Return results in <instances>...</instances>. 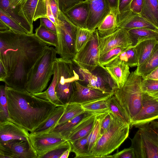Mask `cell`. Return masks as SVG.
I'll use <instances>...</instances> for the list:
<instances>
[{"label": "cell", "mask_w": 158, "mask_h": 158, "mask_svg": "<svg viewBox=\"0 0 158 158\" xmlns=\"http://www.w3.org/2000/svg\"><path fill=\"white\" fill-rule=\"evenodd\" d=\"M47 46L35 33L0 31V60L7 73L6 85L26 89L28 74Z\"/></svg>", "instance_id": "1"}, {"label": "cell", "mask_w": 158, "mask_h": 158, "mask_svg": "<svg viewBox=\"0 0 158 158\" xmlns=\"http://www.w3.org/2000/svg\"><path fill=\"white\" fill-rule=\"evenodd\" d=\"M5 89L9 120L31 132L45 121L57 107L26 90L17 89L7 85Z\"/></svg>", "instance_id": "2"}, {"label": "cell", "mask_w": 158, "mask_h": 158, "mask_svg": "<svg viewBox=\"0 0 158 158\" xmlns=\"http://www.w3.org/2000/svg\"><path fill=\"white\" fill-rule=\"evenodd\" d=\"M56 48L47 46L30 70L26 90L33 94L43 92L47 88L54 74V65L56 58Z\"/></svg>", "instance_id": "3"}, {"label": "cell", "mask_w": 158, "mask_h": 158, "mask_svg": "<svg viewBox=\"0 0 158 158\" xmlns=\"http://www.w3.org/2000/svg\"><path fill=\"white\" fill-rule=\"evenodd\" d=\"M130 124L116 117L110 127L97 140L92 149V158H103L117 149L129 135Z\"/></svg>", "instance_id": "4"}, {"label": "cell", "mask_w": 158, "mask_h": 158, "mask_svg": "<svg viewBox=\"0 0 158 158\" xmlns=\"http://www.w3.org/2000/svg\"><path fill=\"white\" fill-rule=\"evenodd\" d=\"M142 79V77L136 73L135 70L132 71L123 87L117 89L114 92V95L131 121L142 108V92L140 86Z\"/></svg>", "instance_id": "5"}, {"label": "cell", "mask_w": 158, "mask_h": 158, "mask_svg": "<svg viewBox=\"0 0 158 158\" xmlns=\"http://www.w3.org/2000/svg\"><path fill=\"white\" fill-rule=\"evenodd\" d=\"M131 146L135 158H158V123L153 120L138 127Z\"/></svg>", "instance_id": "6"}, {"label": "cell", "mask_w": 158, "mask_h": 158, "mask_svg": "<svg viewBox=\"0 0 158 158\" xmlns=\"http://www.w3.org/2000/svg\"><path fill=\"white\" fill-rule=\"evenodd\" d=\"M57 81L55 88L57 96L65 105L69 102L80 78L75 63L71 59L56 58Z\"/></svg>", "instance_id": "7"}, {"label": "cell", "mask_w": 158, "mask_h": 158, "mask_svg": "<svg viewBox=\"0 0 158 158\" xmlns=\"http://www.w3.org/2000/svg\"><path fill=\"white\" fill-rule=\"evenodd\" d=\"M58 24L56 26L58 38L57 54L60 57L72 59L77 53L75 48L76 34L78 27L73 24L60 10Z\"/></svg>", "instance_id": "8"}, {"label": "cell", "mask_w": 158, "mask_h": 158, "mask_svg": "<svg viewBox=\"0 0 158 158\" xmlns=\"http://www.w3.org/2000/svg\"><path fill=\"white\" fill-rule=\"evenodd\" d=\"M78 73L80 78L79 83L92 88L114 94L117 86L105 67L98 65L91 72L79 66Z\"/></svg>", "instance_id": "9"}, {"label": "cell", "mask_w": 158, "mask_h": 158, "mask_svg": "<svg viewBox=\"0 0 158 158\" xmlns=\"http://www.w3.org/2000/svg\"><path fill=\"white\" fill-rule=\"evenodd\" d=\"M99 35L97 29L89 41L71 59L81 68L91 72L99 64Z\"/></svg>", "instance_id": "10"}, {"label": "cell", "mask_w": 158, "mask_h": 158, "mask_svg": "<svg viewBox=\"0 0 158 158\" xmlns=\"http://www.w3.org/2000/svg\"><path fill=\"white\" fill-rule=\"evenodd\" d=\"M29 139L36 158H41L50 150L68 141L61 134L55 131L41 134L31 132Z\"/></svg>", "instance_id": "11"}, {"label": "cell", "mask_w": 158, "mask_h": 158, "mask_svg": "<svg viewBox=\"0 0 158 158\" xmlns=\"http://www.w3.org/2000/svg\"><path fill=\"white\" fill-rule=\"evenodd\" d=\"M142 107L130 126L138 128L158 118V94L142 92Z\"/></svg>", "instance_id": "12"}, {"label": "cell", "mask_w": 158, "mask_h": 158, "mask_svg": "<svg viewBox=\"0 0 158 158\" xmlns=\"http://www.w3.org/2000/svg\"><path fill=\"white\" fill-rule=\"evenodd\" d=\"M99 56L109 50L118 47L128 48L133 46V42L128 31L118 28L112 33L103 37H98Z\"/></svg>", "instance_id": "13"}, {"label": "cell", "mask_w": 158, "mask_h": 158, "mask_svg": "<svg viewBox=\"0 0 158 158\" xmlns=\"http://www.w3.org/2000/svg\"><path fill=\"white\" fill-rule=\"evenodd\" d=\"M118 27L127 31L135 28H145L158 31V27L141 15L134 13L130 10L118 14Z\"/></svg>", "instance_id": "14"}, {"label": "cell", "mask_w": 158, "mask_h": 158, "mask_svg": "<svg viewBox=\"0 0 158 158\" xmlns=\"http://www.w3.org/2000/svg\"><path fill=\"white\" fill-rule=\"evenodd\" d=\"M19 14L33 26V22L47 18L45 0H24L19 7Z\"/></svg>", "instance_id": "15"}, {"label": "cell", "mask_w": 158, "mask_h": 158, "mask_svg": "<svg viewBox=\"0 0 158 158\" xmlns=\"http://www.w3.org/2000/svg\"><path fill=\"white\" fill-rule=\"evenodd\" d=\"M114 94L85 86L76 82V89L72 94L69 102L81 105L108 97Z\"/></svg>", "instance_id": "16"}, {"label": "cell", "mask_w": 158, "mask_h": 158, "mask_svg": "<svg viewBox=\"0 0 158 158\" xmlns=\"http://www.w3.org/2000/svg\"><path fill=\"white\" fill-rule=\"evenodd\" d=\"M63 13L69 20L77 27L86 29L89 13V2L85 0L80 2Z\"/></svg>", "instance_id": "17"}, {"label": "cell", "mask_w": 158, "mask_h": 158, "mask_svg": "<svg viewBox=\"0 0 158 158\" xmlns=\"http://www.w3.org/2000/svg\"><path fill=\"white\" fill-rule=\"evenodd\" d=\"M89 2V13L86 29L94 31L108 13L110 7L107 0H90Z\"/></svg>", "instance_id": "18"}, {"label": "cell", "mask_w": 158, "mask_h": 158, "mask_svg": "<svg viewBox=\"0 0 158 158\" xmlns=\"http://www.w3.org/2000/svg\"><path fill=\"white\" fill-rule=\"evenodd\" d=\"M28 131L12 122L8 121L0 123V145L14 139H29Z\"/></svg>", "instance_id": "19"}, {"label": "cell", "mask_w": 158, "mask_h": 158, "mask_svg": "<svg viewBox=\"0 0 158 158\" xmlns=\"http://www.w3.org/2000/svg\"><path fill=\"white\" fill-rule=\"evenodd\" d=\"M1 145L10 152L15 158H36L29 139L12 140Z\"/></svg>", "instance_id": "20"}, {"label": "cell", "mask_w": 158, "mask_h": 158, "mask_svg": "<svg viewBox=\"0 0 158 158\" xmlns=\"http://www.w3.org/2000/svg\"><path fill=\"white\" fill-rule=\"evenodd\" d=\"M115 83L118 89L125 83L130 72L129 67L122 61H112L104 66Z\"/></svg>", "instance_id": "21"}, {"label": "cell", "mask_w": 158, "mask_h": 158, "mask_svg": "<svg viewBox=\"0 0 158 158\" xmlns=\"http://www.w3.org/2000/svg\"><path fill=\"white\" fill-rule=\"evenodd\" d=\"M105 112L90 113L73 129L67 138L68 141H74L88 134L93 128L97 117Z\"/></svg>", "instance_id": "22"}, {"label": "cell", "mask_w": 158, "mask_h": 158, "mask_svg": "<svg viewBox=\"0 0 158 158\" xmlns=\"http://www.w3.org/2000/svg\"><path fill=\"white\" fill-rule=\"evenodd\" d=\"M118 9L111 8L97 29L99 36L103 37L112 33L118 28Z\"/></svg>", "instance_id": "23"}, {"label": "cell", "mask_w": 158, "mask_h": 158, "mask_svg": "<svg viewBox=\"0 0 158 158\" xmlns=\"http://www.w3.org/2000/svg\"><path fill=\"white\" fill-rule=\"evenodd\" d=\"M133 46L136 51L138 65L146 60L158 49V40H145L139 42Z\"/></svg>", "instance_id": "24"}, {"label": "cell", "mask_w": 158, "mask_h": 158, "mask_svg": "<svg viewBox=\"0 0 158 158\" xmlns=\"http://www.w3.org/2000/svg\"><path fill=\"white\" fill-rule=\"evenodd\" d=\"M19 7L14 8L11 6L9 0H0V8L23 28L27 34H33V26L19 14Z\"/></svg>", "instance_id": "25"}, {"label": "cell", "mask_w": 158, "mask_h": 158, "mask_svg": "<svg viewBox=\"0 0 158 158\" xmlns=\"http://www.w3.org/2000/svg\"><path fill=\"white\" fill-rule=\"evenodd\" d=\"M57 78V68L55 61L54 65L53 77L49 87L45 91L33 95L39 98L49 101L57 106H65L66 105L59 99L56 94L55 88Z\"/></svg>", "instance_id": "26"}, {"label": "cell", "mask_w": 158, "mask_h": 158, "mask_svg": "<svg viewBox=\"0 0 158 158\" xmlns=\"http://www.w3.org/2000/svg\"><path fill=\"white\" fill-rule=\"evenodd\" d=\"M65 106L56 107L46 120L32 132L35 134H41L51 131L62 115Z\"/></svg>", "instance_id": "27"}, {"label": "cell", "mask_w": 158, "mask_h": 158, "mask_svg": "<svg viewBox=\"0 0 158 158\" xmlns=\"http://www.w3.org/2000/svg\"><path fill=\"white\" fill-rule=\"evenodd\" d=\"M158 0H143L141 15L158 27Z\"/></svg>", "instance_id": "28"}, {"label": "cell", "mask_w": 158, "mask_h": 158, "mask_svg": "<svg viewBox=\"0 0 158 158\" xmlns=\"http://www.w3.org/2000/svg\"><path fill=\"white\" fill-rule=\"evenodd\" d=\"M133 46L141 41L151 39L158 40V31L145 28H135L127 31Z\"/></svg>", "instance_id": "29"}, {"label": "cell", "mask_w": 158, "mask_h": 158, "mask_svg": "<svg viewBox=\"0 0 158 158\" xmlns=\"http://www.w3.org/2000/svg\"><path fill=\"white\" fill-rule=\"evenodd\" d=\"M90 113L85 111L64 123L56 126L50 131L58 132L67 139L74 127Z\"/></svg>", "instance_id": "30"}, {"label": "cell", "mask_w": 158, "mask_h": 158, "mask_svg": "<svg viewBox=\"0 0 158 158\" xmlns=\"http://www.w3.org/2000/svg\"><path fill=\"white\" fill-rule=\"evenodd\" d=\"M89 134L80 139L69 141L71 151L75 154L74 158H91V155L88 151L87 146V139Z\"/></svg>", "instance_id": "31"}, {"label": "cell", "mask_w": 158, "mask_h": 158, "mask_svg": "<svg viewBox=\"0 0 158 158\" xmlns=\"http://www.w3.org/2000/svg\"><path fill=\"white\" fill-rule=\"evenodd\" d=\"M158 67V49L145 62L138 65L135 71L138 75L143 77Z\"/></svg>", "instance_id": "32"}, {"label": "cell", "mask_w": 158, "mask_h": 158, "mask_svg": "<svg viewBox=\"0 0 158 158\" xmlns=\"http://www.w3.org/2000/svg\"><path fill=\"white\" fill-rule=\"evenodd\" d=\"M85 112L81 104L69 102L66 105L64 111L56 126L64 123Z\"/></svg>", "instance_id": "33"}, {"label": "cell", "mask_w": 158, "mask_h": 158, "mask_svg": "<svg viewBox=\"0 0 158 158\" xmlns=\"http://www.w3.org/2000/svg\"><path fill=\"white\" fill-rule=\"evenodd\" d=\"M114 61L123 62L129 67L137 66L138 61L135 47L132 46L127 48L108 63Z\"/></svg>", "instance_id": "34"}, {"label": "cell", "mask_w": 158, "mask_h": 158, "mask_svg": "<svg viewBox=\"0 0 158 158\" xmlns=\"http://www.w3.org/2000/svg\"><path fill=\"white\" fill-rule=\"evenodd\" d=\"M107 104L108 110L116 117L130 125V119L114 94L109 98Z\"/></svg>", "instance_id": "35"}, {"label": "cell", "mask_w": 158, "mask_h": 158, "mask_svg": "<svg viewBox=\"0 0 158 158\" xmlns=\"http://www.w3.org/2000/svg\"><path fill=\"white\" fill-rule=\"evenodd\" d=\"M35 35L42 41L49 45L54 46L56 48L58 46L57 34L50 31L43 25L40 24L35 30Z\"/></svg>", "instance_id": "36"}, {"label": "cell", "mask_w": 158, "mask_h": 158, "mask_svg": "<svg viewBox=\"0 0 158 158\" xmlns=\"http://www.w3.org/2000/svg\"><path fill=\"white\" fill-rule=\"evenodd\" d=\"M110 96L102 99L89 102L81 105L85 111L90 113L106 112L108 110L107 100Z\"/></svg>", "instance_id": "37"}, {"label": "cell", "mask_w": 158, "mask_h": 158, "mask_svg": "<svg viewBox=\"0 0 158 158\" xmlns=\"http://www.w3.org/2000/svg\"><path fill=\"white\" fill-rule=\"evenodd\" d=\"M103 113L99 115L97 117L93 128L88 135L87 149L89 152L91 156V158L92 157L91 154V151L97 141L100 137L99 131L101 117L102 114Z\"/></svg>", "instance_id": "38"}, {"label": "cell", "mask_w": 158, "mask_h": 158, "mask_svg": "<svg viewBox=\"0 0 158 158\" xmlns=\"http://www.w3.org/2000/svg\"><path fill=\"white\" fill-rule=\"evenodd\" d=\"M94 31L78 28L75 41V48L77 52L81 50L89 41Z\"/></svg>", "instance_id": "39"}, {"label": "cell", "mask_w": 158, "mask_h": 158, "mask_svg": "<svg viewBox=\"0 0 158 158\" xmlns=\"http://www.w3.org/2000/svg\"><path fill=\"white\" fill-rule=\"evenodd\" d=\"M9 121L8 101L5 86L0 85V123Z\"/></svg>", "instance_id": "40"}, {"label": "cell", "mask_w": 158, "mask_h": 158, "mask_svg": "<svg viewBox=\"0 0 158 158\" xmlns=\"http://www.w3.org/2000/svg\"><path fill=\"white\" fill-rule=\"evenodd\" d=\"M0 20L15 32L19 34H27L23 28L0 8Z\"/></svg>", "instance_id": "41"}, {"label": "cell", "mask_w": 158, "mask_h": 158, "mask_svg": "<svg viewBox=\"0 0 158 158\" xmlns=\"http://www.w3.org/2000/svg\"><path fill=\"white\" fill-rule=\"evenodd\" d=\"M127 48L124 47L120 46L109 50L99 56V64L102 66H104L110 60L117 56Z\"/></svg>", "instance_id": "42"}, {"label": "cell", "mask_w": 158, "mask_h": 158, "mask_svg": "<svg viewBox=\"0 0 158 158\" xmlns=\"http://www.w3.org/2000/svg\"><path fill=\"white\" fill-rule=\"evenodd\" d=\"M115 118L114 114L109 110L102 114L99 131L100 137L112 125Z\"/></svg>", "instance_id": "43"}, {"label": "cell", "mask_w": 158, "mask_h": 158, "mask_svg": "<svg viewBox=\"0 0 158 158\" xmlns=\"http://www.w3.org/2000/svg\"><path fill=\"white\" fill-rule=\"evenodd\" d=\"M70 147L69 142L67 141L50 150L41 158H60L63 152Z\"/></svg>", "instance_id": "44"}, {"label": "cell", "mask_w": 158, "mask_h": 158, "mask_svg": "<svg viewBox=\"0 0 158 158\" xmlns=\"http://www.w3.org/2000/svg\"><path fill=\"white\" fill-rule=\"evenodd\" d=\"M140 86L142 92L158 94V80L142 78Z\"/></svg>", "instance_id": "45"}, {"label": "cell", "mask_w": 158, "mask_h": 158, "mask_svg": "<svg viewBox=\"0 0 158 158\" xmlns=\"http://www.w3.org/2000/svg\"><path fill=\"white\" fill-rule=\"evenodd\" d=\"M135 158L133 149L131 147L125 148L112 155H107L105 158Z\"/></svg>", "instance_id": "46"}, {"label": "cell", "mask_w": 158, "mask_h": 158, "mask_svg": "<svg viewBox=\"0 0 158 158\" xmlns=\"http://www.w3.org/2000/svg\"><path fill=\"white\" fill-rule=\"evenodd\" d=\"M60 10L63 12L74 4L85 0H55Z\"/></svg>", "instance_id": "47"}, {"label": "cell", "mask_w": 158, "mask_h": 158, "mask_svg": "<svg viewBox=\"0 0 158 158\" xmlns=\"http://www.w3.org/2000/svg\"><path fill=\"white\" fill-rule=\"evenodd\" d=\"M143 0H132L129 8L132 12L141 15L143 7Z\"/></svg>", "instance_id": "48"}, {"label": "cell", "mask_w": 158, "mask_h": 158, "mask_svg": "<svg viewBox=\"0 0 158 158\" xmlns=\"http://www.w3.org/2000/svg\"><path fill=\"white\" fill-rule=\"evenodd\" d=\"M40 24L43 25L50 31L57 34L56 30L55 24L48 18H41Z\"/></svg>", "instance_id": "49"}, {"label": "cell", "mask_w": 158, "mask_h": 158, "mask_svg": "<svg viewBox=\"0 0 158 158\" xmlns=\"http://www.w3.org/2000/svg\"><path fill=\"white\" fill-rule=\"evenodd\" d=\"M49 1L51 9L55 19L56 25H57L58 23V13L60 10L58 4L55 0H49Z\"/></svg>", "instance_id": "50"}, {"label": "cell", "mask_w": 158, "mask_h": 158, "mask_svg": "<svg viewBox=\"0 0 158 158\" xmlns=\"http://www.w3.org/2000/svg\"><path fill=\"white\" fill-rule=\"evenodd\" d=\"M132 0H119L118 6L119 14L129 10V5Z\"/></svg>", "instance_id": "51"}, {"label": "cell", "mask_w": 158, "mask_h": 158, "mask_svg": "<svg viewBox=\"0 0 158 158\" xmlns=\"http://www.w3.org/2000/svg\"><path fill=\"white\" fill-rule=\"evenodd\" d=\"M45 2L47 17L55 24L56 26V21L51 10L49 0H45Z\"/></svg>", "instance_id": "52"}, {"label": "cell", "mask_w": 158, "mask_h": 158, "mask_svg": "<svg viewBox=\"0 0 158 158\" xmlns=\"http://www.w3.org/2000/svg\"><path fill=\"white\" fill-rule=\"evenodd\" d=\"M142 77L143 79L158 80V67L145 77Z\"/></svg>", "instance_id": "53"}, {"label": "cell", "mask_w": 158, "mask_h": 158, "mask_svg": "<svg viewBox=\"0 0 158 158\" xmlns=\"http://www.w3.org/2000/svg\"><path fill=\"white\" fill-rule=\"evenodd\" d=\"M7 77V71L2 62L0 60V81L4 82Z\"/></svg>", "instance_id": "54"}, {"label": "cell", "mask_w": 158, "mask_h": 158, "mask_svg": "<svg viewBox=\"0 0 158 158\" xmlns=\"http://www.w3.org/2000/svg\"><path fill=\"white\" fill-rule=\"evenodd\" d=\"M110 8H116L118 9L119 0H107Z\"/></svg>", "instance_id": "55"}, {"label": "cell", "mask_w": 158, "mask_h": 158, "mask_svg": "<svg viewBox=\"0 0 158 158\" xmlns=\"http://www.w3.org/2000/svg\"><path fill=\"white\" fill-rule=\"evenodd\" d=\"M10 6L16 8L19 6L24 0H9Z\"/></svg>", "instance_id": "56"}, {"label": "cell", "mask_w": 158, "mask_h": 158, "mask_svg": "<svg viewBox=\"0 0 158 158\" xmlns=\"http://www.w3.org/2000/svg\"><path fill=\"white\" fill-rule=\"evenodd\" d=\"M71 152V148L70 147L63 152L60 156V158H68Z\"/></svg>", "instance_id": "57"}, {"label": "cell", "mask_w": 158, "mask_h": 158, "mask_svg": "<svg viewBox=\"0 0 158 158\" xmlns=\"http://www.w3.org/2000/svg\"><path fill=\"white\" fill-rule=\"evenodd\" d=\"M10 30L9 27L0 20V31H5Z\"/></svg>", "instance_id": "58"}, {"label": "cell", "mask_w": 158, "mask_h": 158, "mask_svg": "<svg viewBox=\"0 0 158 158\" xmlns=\"http://www.w3.org/2000/svg\"><path fill=\"white\" fill-rule=\"evenodd\" d=\"M85 0L88 1H89V2L90 0Z\"/></svg>", "instance_id": "59"}]
</instances>
